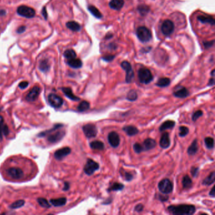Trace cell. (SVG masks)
I'll use <instances>...</instances> for the list:
<instances>
[{
  "label": "cell",
  "instance_id": "cell-57",
  "mask_svg": "<svg viewBox=\"0 0 215 215\" xmlns=\"http://www.w3.org/2000/svg\"><path fill=\"white\" fill-rule=\"evenodd\" d=\"M214 85V77L212 76V78H211L209 80V82H208V86H213Z\"/></svg>",
  "mask_w": 215,
  "mask_h": 215
},
{
  "label": "cell",
  "instance_id": "cell-5",
  "mask_svg": "<svg viewBox=\"0 0 215 215\" xmlns=\"http://www.w3.org/2000/svg\"><path fill=\"white\" fill-rule=\"evenodd\" d=\"M174 186L169 178H164L158 184V189L161 193L165 194H169L173 190Z\"/></svg>",
  "mask_w": 215,
  "mask_h": 215
},
{
  "label": "cell",
  "instance_id": "cell-4",
  "mask_svg": "<svg viewBox=\"0 0 215 215\" xmlns=\"http://www.w3.org/2000/svg\"><path fill=\"white\" fill-rule=\"evenodd\" d=\"M17 14L21 17H25L27 18H31L35 17V11L33 8L21 5L17 8Z\"/></svg>",
  "mask_w": 215,
  "mask_h": 215
},
{
  "label": "cell",
  "instance_id": "cell-17",
  "mask_svg": "<svg viewBox=\"0 0 215 215\" xmlns=\"http://www.w3.org/2000/svg\"><path fill=\"white\" fill-rule=\"evenodd\" d=\"M170 145V139L169 138V135L168 133H164L160 140V146L162 148L166 149Z\"/></svg>",
  "mask_w": 215,
  "mask_h": 215
},
{
  "label": "cell",
  "instance_id": "cell-36",
  "mask_svg": "<svg viewBox=\"0 0 215 215\" xmlns=\"http://www.w3.org/2000/svg\"><path fill=\"white\" fill-rule=\"evenodd\" d=\"M126 99L127 100H129L131 102H133V101L136 100L138 99V94H137L136 92L134 90H130L127 94Z\"/></svg>",
  "mask_w": 215,
  "mask_h": 215
},
{
  "label": "cell",
  "instance_id": "cell-59",
  "mask_svg": "<svg viewBox=\"0 0 215 215\" xmlns=\"http://www.w3.org/2000/svg\"><path fill=\"white\" fill-rule=\"evenodd\" d=\"M209 196H212V197H214V195H215V193H214V187L211 189V191H210V192H209Z\"/></svg>",
  "mask_w": 215,
  "mask_h": 215
},
{
  "label": "cell",
  "instance_id": "cell-1",
  "mask_svg": "<svg viewBox=\"0 0 215 215\" xmlns=\"http://www.w3.org/2000/svg\"><path fill=\"white\" fill-rule=\"evenodd\" d=\"M169 213L174 215H191L196 212V208L191 205H180L168 207Z\"/></svg>",
  "mask_w": 215,
  "mask_h": 215
},
{
  "label": "cell",
  "instance_id": "cell-39",
  "mask_svg": "<svg viewBox=\"0 0 215 215\" xmlns=\"http://www.w3.org/2000/svg\"><path fill=\"white\" fill-rule=\"evenodd\" d=\"M63 125H62V124H56L53 129H51L50 130L45 131H44V132H42V133H39V135H38V136H39V137H43V136H46V135H49L50 133H51L52 132H53V131H54L58 129L59 128H60V127H63Z\"/></svg>",
  "mask_w": 215,
  "mask_h": 215
},
{
  "label": "cell",
  "instance_id": "cell-7",
  "mask_svg": "<svg viewBox=\"0 0 215 215\" xmlns=\"http://www.w3.org/2000/svg\"><path fill=\"white\" fill-rule=\"evenodd\" d=\"M82 129L85 136L88 138H92L95 137L98 133V130L96 126L93 124H87L84 125L83 126Z\"/></svg>",
  "mask_w": 215,
  "mask_h": 215
},
{
  "label": "cell",
  "instance_id": "cell-46",
  "mask_svg": "<svg viewBox=\"0 0 215 215\" xmlns=\"http://www.w3.org/2000/svg\"><path fill=\"white\" fill-rule=\"evenodd\" d=\"M114 58H115V56L114 55H106L102 57L103 60L106 62H111L112 61H113V59Z\"/></svg>",
  "mask_w": 215,
  "mask_h": 215
},
{
  "label": "cell",
  "instance_id": "cell-50",
  "mask_svg": "<svg viewBox=\"0 0 215 215\" xmlns=\"http://www.w3.org/2000/svg\"><path fill=\"white\" fill-rule=\"evenodd\" d=\"M199 172V168L198 167H193L192 169H191V174H192L193 177H196L198 174Z\"/></svg>",
  "mask_w": 215,
  "mask_h": 215
},
{
  "label": "cell",
  "instance_id": "cell-61",
  "mask_svg": "<svg viewBox=\"0 0 215 215\" xmlns=\"http://www.w3.org/2000/svg\"><path fill=\"white\" fill-rule=\"evenodd\" d=\"M6 14V11L5 10H0V16H5Z\"/></svg>",
  "mask_w": 215,
  "mask_h": 215
},
{
  "label": "cell",
  "instance_id": "cell-29",
  "mask_svg": "<svg viewBox=\"0 0 215 215\" xmlns=\"http://www.w3.org/2000/svg\"><path fill=\"white\" fill-rule=\"evenodd\" d=\"M90 147L93 150H103L104 149V144L100 141H93L90 143Z\"/></svg>",
  "mask_w": 215,
  "mask_h": 215
},
{
  "label": "cell",
  "instance_id": "cell-62",
  "mask_svg": "<svg viewBox=\"0 0 215 215\" xmlns=\"http://www.w3.org/2000/svg\"><path fill=\"white\" fill-rule=\"evenodd\" d=\"M3 123H4V119H3V117L0 115V126H2L3 125Z\"/></svg>",
  "mask_w": 215,
  "mask_h": 215
},
{
  "label": "cell",
  "instance_id": "cell-38",
  "mask_svg": "<svg viewBox=\"0 0 215 215\" xmlns=\"http://www.w3.org/2000/svg\"><path fill=\"white\" fill-rule=\"evenodd\" d=\"M64 56L67 60L76 57V53L73 49H67L64 53Z\"/></svg>",
  "mask_w": 215,
  "mask_h": 215
},
{
  "label": "cell",
  "instance_id": "cell-32",
  "mask_svg": "<svg viewBox=\"0 0 215 215\" xmlns=\"http://www.w3.org/2000/svg\"><path fill=\"white\" fill-rule=\"evenodd\" d=\"M170 84V80L169 78H161L157 82L156 85L161 88H164L168 87Z\"/></svg>",
  "mask_w": 215,
  "mask_h": 215
},
{
  "label": "cell",
  "instance_id": "cell-9",
  "mask_svg": "<svg viewBox=\"0 0 215 215\" xmlns=\"http://www.w3.org/2000/svg\"><path fill=\"white\" fill-rule=\"evenodd\" d=\"M174 23L170 20H165L163 22L161 27L162 32L165 36H169V35H170L174 32Z\"/></svg>",
  "mask_w": 215,
  "mask_h": 215
},
{
  "label": "cell",
  "instance_id": "cell-20",
  "mask_svg": "<svg viewBox=\"0 0 215 215\" xmlns=\"http://www.w3.org/2000/svg\"><path fill=\"white\" fill-rule=\"evenodd\" d=\"M61 89H62V91L63 92V93H64V95L70 100H73V101H79L80 100V99L79 97L75 96V95H74L71 88H70L69 87H63Z\"/></svg>",
  "mask_w": 215,
  "mask_h": 215
},
{
  "label": "cell",
  "instance_id": "cell-42",
  "mask_svg": "<svg viewBox=\"0 0 215 215\" xmlns=\"http://www.w3.org/2000/svg\"><path fill=\"white\" fill-rule=\"evenodd\" d=\"M37 202L43 208H49L51 207V205H49V202L47 201V199H45V198H42V197H40L37 199Z\"/></svg>",
  "mask_w": 215,
  "mask_h": 215
},
{
  "label": "cell",
  "instance_id": "cell-45",
  "mask_svg": "<svg viewBox=\"0 0 215 215\" xmlns=\"http://www.w3.org/2000/svg\"><path fill=\"white\" fill-rule=\"evenodd\" d=\"M202 114H203V112H202V111H201V110L197 111L196 112H195L193 114V115L192 116L193 121H196L200 117H201L202 115Z\"/></svg>",
  "mask_w": 215,
  "mask_h": 215
},
{
  "label": "cell",
  "instance_id": "cell-48",
  "mask_svg": "<svg viewBox=\"0 0 215 215\" xmlns=\"http://www.w3.org/2000/svg\"><path fill=\"white\" fill-rule=\"evenodd\" d=\"M29 82L28 81H22L21 83H19V85H18V87L20 88L23 90V89H25L26 88H27V87L29 86Z\"/></svg>",
  "mask_w": 215,
  "mask_h": 215
},
{
  "label": "cell",
  "instance_id": "cell-22",
  "mask_svg": "<svg viewBox=\"0 0 215 215\" xmlns=\"http://www.w3.org/2000/svg\"><path fill=\"white\" fill-rule=\"evenodd\" d=\"M124 0H111L109 5L111 8L119 11L124 6Z\"/></svg>",
  "mask_w": 215,
  "mask_h": 215
},
{
  "label": "cell",
  "instance_id": "cell-43",
  "mask_svg": "<svg viewBox=\"0 0 215 215\" xmlns=\"http://www.w3.org/2000/svg\"><path fill=\"white\" fill-rule=\"evenodd\" d=\"M189 133V129L186 126H181L179 127V136L185 137Z\"/></svg>",
  "mask_w": 215,
  "mask_h": 215
},
{
  "label": "cell",
  "instance_id": "cell-55",
  "mask_svg": "<svg viewBox=\"0 0 215 215\" xmlns=\"http://www.w3.org/2000/svg\"><path fill=\"white\" fill-rule=\"evenodd\" d=\"M3 126H4V124L2 126H0V141H1L3 139V135H4V133H3Z\"/></svg>",
  "mask_w": 215,
  "mask_h": 215
},
{
  "label": "cell",
  "instance_id": "cell-28",
  "mask_svg": "<svg viewBox=\"0 0 215 215\" xmlns=\"http://www.w3.org/2000/svg\"><path fill=\"white\" fill-rule=\"evenodd\" d=\"M39 69L43 73L48 72L50 69V64L47 59H43L41 61L39 64Z\"/></svg>",
  "mask_w": 215,
  "mask_h": 215
},
{
  "label": "cell",
  "instance_id": "cell-12",
  "mask_svg": "<svg viewBox=\"0 0 215 215\" xmlns=\"http://www.w3.org/2000/svg\"><path fill=\"white\" fill-rule=\"evenodd\" d=\"M6 173L11 178L16 179V180L21 179L24 175L23 170L18 167H11V168L7 169Z\"/></svg>",
  "mask_w": 215,
  "mask_h": 215
},
{
  "label": "cell",
  "instance_id": "cell-15",
  "mask_svg": "<svg viewBox=\"0 0 215 215\" xmlns=\"http://www.w3.org/2000/svg\"><path fill=\"white\" fill-rule=\"evenodd\" d=\"M71 151V150L69 147H64L54 152V156L56 160H61L64 157L68 156L69 154H70Z\"/></svg>",
  "mask_w": 215,
  "mask_h": 215
},
{
  "label": "cell",
  "instance_id": "cell-34",
  "mask_svg": "<svg viewBox=\"0 0 215 215\" xmlns=\"http://www.w3.org/2000/svg\"><path fill=\"white\" fill-rule=\"evenodd\" d=\"M138 11L142 16H145L150 12V7L146 5H140L138 6Z\"/></svg>",
  "mask_w": 215,
  "mask_h": 215
},
{
  "label": "cell",
  "instance_id": "cell-31",
  "mask_svg": "<svg viewBox=\"0 0 215 215\" xmlns=\"http://www.w3.org/2000/svg\"><path fill=\"white\" fill-rule=\"evenodd\" d=\"M215 181V172H212L209 175L205 178L202 181V184L205 186H210L213 184Z\"/></svg>",
  "mask_w": 215,
  "mask_h": 215
},
{
  "label": "cell",
  "instance_id": "cell-25",
  "mask_svg": "<svg viewBox=\"0 0 215 215\" xmlns=\"http://www.w3.org/2000/svg\"><path fill=\"white\" fill-rule=\"evenodd\" d=\"M197 20L203 23H209L211 25H214L215 20L213 17L211 16H204L201 15L197 17Z\"/></svg>",
  "mask_w": 215,
  "mask_h": 215
},
{
  "label": "cell",
  "instance_id": "cell-30",
  "mask_svg": "<svg viewBox=\"0 0 215 215\" xmlns=\"http://www.w3.org/2000/svg\"><path fill=\"white\" fill-rule=\"evenodd\" d=\"M88 10L91 13V14L97 18H101L102 17V14L100 13V11L95 6L93 5H89L88 6Z\"/></svg>",
  "mask_w": 215,
  "mask_h": 215
},
{
  "label": "cell",
  "instance_id": "cell-49",
  "mask_svg": "<svg viewBox=\"0 0 215 215\" xmlns=\"http://www.w3.org/2000/svg\"><path fill=\"white\" fill-rule=\"evenodd\" d=\"M124 178L126 181H132V179L133 178V176L129 172H124Z\"/></svg>",
  "mask_w": 215,
  "mask_h": 215
},
{
  "label": "cell",
  "instance_id": "cell-3",
  "mask_svg": "<svg viewBox=\"0 0 215 215\" xmlns=\"http://www.w3.org/2000/svg\"><path fill=\"white\" fill-rule=\"evenodd\" d=\"M136 35L138 39L143 43L148 42L152 38L151 31L145 26H141L138 28Z\"/></svg>",
  "mask_w": 215,
  "mask_h": 215
},
{
  "label": "cell",
  "instance_id": "cell-51",
  "mask_svg": "<svg viewBox=\"0 0 215 215\" xmlns=\"http://www.w3.org/2000/svg\"><path fill=\"white\" fill-rule=\"evenodd\" d=\"M42 15L44 17V18H45V20H47V18H48V14H47V8L45 6L43 7L42 9Z\"/></svg>",
  "mask_w": 215,
  "mask_h": 215
},
{
  "label": "cell",
  "instance_id": "cell-19",
  "mask_svg": "<svg viewBox=\"0 0 215 215\" xmlns=\"http://www.w3.org/2000/svg\"><path fill=\"white\" fill-rule=\"evenodd\" d=\"M67 64L72 68L74 69H78L82 67L83 65V63L81 61V59H78L76 57L73 58V59H68L67 60Z\"/></svg>",
  "mask_w": 215,
  "mask_h": 215
},
{
  "label": "cell",
  "instance_id": "cell-56",
  "mask_svg": "<svg viewBox=\"0 0 215 215\" xmlns=\"http://www.w3.org/2000/svg\"><path fill=\"white\" fill-rule=\"evenodd\" d=\"M69 187H70L69 183L68 182H64V187H63V190H64V191L68 190H69Z\"/></svg>",
  "mask_w": 215,
  "mask_h": 215
},
{
  "label": "cell",
  "instance_id": "cell-33",
  "mask_svg": "<svg viewBox=\"0 0 215 215\" xmlns=\"http://www.w3.org/2000/svg\"><path fill=\"white\" fill-rule=\"evenodd\" d=\"M182 186H183L184 189H189L192 187L193 181H192V180H191V178L189 177V175H186L183 177Z\"/></svg>",
  "mask_w": 215,
  "mask_h": 215
},
{
  "label": "cell",
  "instance_id": "cell-16",
  "mask_svg": "<svg viewBox=\"0 0 215 215\" xmlns=\"http://www.w3.org/2000/svg\"><path fill=\"white\" fill-rule=\"evenodd\" d=\"M174 96L179 98V99H184L187 97L189 95V92L188 90L184 87H179L178 88H176V90L173 93Z\"/></svg>",
  "mask_w": 215,
  "mask_h": 215
},
{
  "label": "cell",
  "instance_id": "cell-8",
  "mask_svg": "<svg viewBox=\"0 0 215 215\" xmlns=\"http://www.w3.org/2000/svg\"><path fill=\"white\" fill-rule=\"evenodd\" d=\"M121 65L122 68L126 71V81L127 83H131L133 81L135 76V74L133 72L132 66H131V64L128 61H124L121 63Z\"/></svg>",
  "mask_w": 215,
  "mask_h": 215
},
{
  "label": "cell",
  "instance_id": "cell-18",
  "mask_svg": "<svg viewBox=\"0 0 215 215\" xmlns=\"http://www.w3.org/2000/svg\"><path fill=\"white\" fill-rule=\"evenodd\" d=\"M157 145V142L152 138H147L143 142V148L144 150H150L153 149Z\"/></svg>",
  "mask_w": 215,
  "mask_h": 215
},
{
  "label": "cell",
  "instance_id": "cell-41",
  "mask_svg": "<svg viewBox=\"0 0 215 215\" xmlns=\"http://www.w3.org/2000/svg\"><path fill=\"white\" fill-rule=\"evenodd\" d=\"M205 143L206 147L209 150H211L214 148V141L213 138L211 137H207L205 139Z\"/></svg>",
  "mask_w": 215,
  "mask_h": 215
},
{
  "label": "cell",
  "instance_id": "cell-63",
  "mask_svg": "<svg viewBox=\"0 0 215 215\" xmlns=\"http://www.w3.org/2000/svg\"><path fill=\"white\" fill-rule=\"evenodd\" d=\"M211 76H212L213 77H214V69H213V70L212 71V72H211Z\"/></svg>",
  "mask_w": 215,
  "mask_h": 215
},
{
  "label": "cell",
  "instance_id": "cell-58",
  "mask_svg": "<svg viewBox=\"0 0 215 215\" xmlns=\"http://www.w3.org/2000/svg\"><path fill=\"white\" fill-rule=\"evenodd\" d=\"M109 48L111 49H115L117 48V45L114 43H111L109 45Z\"/></svg>",
  "mask_w": 215,
  "mask_h": 215
},
{
  "label": "cell",
  "instance_id": "cell-11",
  "mask_svg": "<svg viewBox=\"0 0 215 215\" xmlns=\"http://www.w3.org/2000/svg\"><path fill=\"white\" fill-rule=\"evenodd\" d=\"M65 131H54L47 136V141L51 143H56L61 141L65 136Z\"/></svg>",
  "mask_w": 215,
  "mask_h": 215
},
{
  "label": "cell",
  "instance_id": "cell-21",
  "mask_svg": "<svg viewBox=\"0 0 215 215\" xmlns=\"http://www.w3.org/2000/svg\"><path fill=\"white\" fill-rule=\"evenodd\" d=\"M124 132L129 136H133L139 133L138 128L134 126H126L123 128Z\"/></svg>",
  "mask_w": 215,
  "mask_h": 215
},
{
  "label": "cell",
  "instance_id": "cell-27",
  "mask_svg": "<svg viewBox=\"0 0 215 215\" xmlns=\"http://www.w3.org/2000/svg\"><path fill=\"white\" fill-rule=\"evenodd\" d=\"M175 125V123L174 121H170V120L166 121L163 123H162V124L159 127V130L160 131H161V132H163V131L166 129H170L174 128Z\"/></svg>",
  "mask_w": 215,
  "mask_h": 215
},
{
  "label": "cell",
  "instance_id": "cell-24",
  "mask_svg": "<svg viewBox=\"0 0 215 215\" xmlns=\"http://www.w3.org/2000/svg\"><path fill=\"white\" fill-rule=\"evenodd\" d=\"M66 26L69 30L73 32H79L80 31L81 27L79 23L75 21H69L66 23Z\"/></svg>",
  "mask_w": 215,
  "mask_h": 215
},
{
  "label": "cell",
  "instance_id": "cell-53",
  "mask_svg": "<svg viewBox=\"0 0 215 215\" xmlns=\"http://www.w3.org/2000/svg\"><path fill=\"white\" fill-rule=\"evenodd\" d=\"M26 30V27L24 26V25H22V26H20L17 30V32L18 33H23Z\"/></svg>",
  "mask_w": 215,
  "mask_h": 215
},
{
  "label": "cell",
  "instance_id": "cell-26",
  "mask_svg": "<svg viewBox=\"0 0 215 215\" xmlns=\"http://www.w3.org/2000/svg\"><path fill=\"white\" fill-rule=\"evenodd\" d=\"M198 151V145L197 139H194L187 149V153L189 155H194Z\"/></svg>",
  "mask_w": 215,
  "mask_h": 215
},
{
  "label": "cell",
  "instance_id": "cell-54",
  "mask_svg": "<svg viewBox=\"0 0 215 215\" xmlns=\"http://www.w3.org/2000/svg\"><path fill=\"white\" fill-rule=\"evenodd\" d=\"M159 200L162 201V202H164V201H166L167 200H168L169 199V197L167 196H164V195H159Z\"/></svg>",
  "mask_w": 215,
  "mask_h": 215
},
{
  "label": "cell",
  "instance_id": "cell-23",
  "mask_svg": "<svg viewBox=\"0 0 215 215\" xmlns=\"http://www.w3.org/2000/svg\"><path fill=\"white\" fill-rule=\"evenodd\" d=\"M67 202V199L66 197H59L57 199H52L50 200V202L51 205L56 207H60L66 205Z\"/></svg>",
  "mask_w": 215,
  "mask_h": 215
},
{
  "label": "cell",
  "instance_id": "cell-14",
  "mask_svg": "<svg viewBox=\"0 0 215 215\" xmlns=\"http://www.w3.org/2000/svg\"><path fill=\"white\" fill-rule=\"evenodd\" d=\"M107 139H108V142L110 145L113 148L118 147L119 144H120V137L114 131H112L108 135Z\"/></svg>",
  "mask_w": 215,
  "mask_h": 215
},
{
  "label": "cell",
  "instance_id": "cell-6",
  "mask_svg": "<svg viewBox=\"0 0 215 215\" xmlns=\"http://www.w3.org/2000/svg\"><path fill=\"white\" fill-rule=\"evenodd\" d=\"M100 168L99 164L93 160L92 159H88L85 166L84 172L88 175H92Z\"/></svg>",
  "mask_w": 215,
  "mask_h": 215
},
{
  "label": "cell",
  "instance_id": "cell-60",
  "mask_svg": "<svg viewBox=\"0 0 215 215\" xmlns=\"http://www.w3.org/2000/svg\"><path fill=\"white\" fill-rule=\"evenodd\" d=\"M113 37V35L111 33H107L106 35V36H105V39H111L112 37Z\"/></svg>",
  "mask_w": 215,
  "mask_h": 215
},
{
  "label": "cell",
  "instance_id": "cell-47",
  "mask_svg": "<svg viewBox=\"0 0 215 215\" xmlns=\"http://www.w3.org/2000/svg\"><path fill=\"white\" fill-rule=\"evenodd\" d=\"M214 40L211 41H204L203 42V45H204L205 48L208 49V48H210V47H211L214 45Z\"/></svg>",
  "mask_w": 215,
  "mask_h": 215
},
{
  "label": "cell",
  "instance_id": "cell-2",
  "mask_svg": "<svg viewBox=\"0 0 215 215\" xmlns=\"http://www.w3.org/2000/svg\"><path fill=\"white\" fill-rule=\"evenodd\" d=\"M138 76L140 83L143 84H149L153 80V76L150 69L147 68H141L138 72Z\"/></svg>",
  "mask_w": 215,
  "mask_h": 215
},
{
  "label": "cell",
  "instance_id": "cell-13",
  "mask_svg": "<svg viewBox=\"0 0 215 215\" xmlns=\"http://www.w3.org/2000/svg\"><path fill=\"white\" fill-rule=\"evenodd\" d=\"M41 88L39 86L33 87L31 90L29 92L25 97L26 100L29 102H33L36 100L39 97L40 93H41Z\"/></svg>",
  "mask_w": 215,
  "mask_h": 215
},
{
  "label": "cell",
  "instance_id": "cell-40",
  "mask_svg": "<svg viewBox=\"0 0 215 215\" xmlns=\"http://www.w3.org/2000/svg\"><path fill=\"white\" fill-rule=\"evenodd\" d=\"M25 205V201L24 200H18L15 202H14V203H12V204L10 206V208L11 209H18V208H20L22 206H24Z\"/></svg>",
  "mask_w": 215,
  "mask_h": 215
},
{
  "label": "cell",
  "instance_id": "cell-10",
  "mask_svg": "<svg viewBox=\"0 0 215 215\" xmlns=\"http://www.w3.org/2000/svg\"><path fill=\"white\" fill-rule=\"evenodd\" d=\"M48 102L49 104L54 108H60L63 104V99L59 95L54 93H50L48 96Z\"/></svg>",
  "mask_w": 215,
  "mask_h": 215
},
{
  "label": "cell",
  "instance_id": "cell-44",
  "mask_svg": "<svg viewBox=\"0 0 215 215\" xmlns=\"http://www.w3.org/2000/svg\"><path fill=\"white\" fill-rule=\"evenodd\" d=\"M133 149H134V151L136 153H141L143 151H145L144 148H143V145L139 144V143H135V144H134Z\"/></svg>",
  "mask_w": 215,
  "mask_h": 215
},
{
  "label": "cell",
  "instance_id": "cell-52",
  "mask_svg": "<svg viewBox=\"0 0 215 215\" xmlns=\"http://www.w3.org/2000/svg\"><path fill=\"white\" fill-rule=\"evenodd\" d=\"M143 208H144V206H143V205L141 204H139L135 206V211H136L137 212H141L143 210Z\"/></svg>",
  "mask_w": 215,
  "mask_h": 215
},
{
  "label": "cell",
  "instance_id": "cell-37",
  "mask_svg": "<svg viewBox=\"0 0 215 215\" xmlns=\"http://www.w3.org/2000/svg\"><path fill=\"white\" fill-rule=\"evenodd\" d=\"M124 186L123 184L115 182L108 189V191L109 192H111V191L122 190L124 189Z\"/></svg>",
  "mask_w": 215,
  "mask_h": 215
},
{
  "label": "cell",
  "instance_id": "cell-35",
  "mask_svg": "<svg viewBox=\"0 0 215 215\" xmlns=\"http://www.w3.org/2000/svg\"><path fill=\"white\" fill-rule=\"evenodd\" d=\"M90 103L87 101H82L77 107V109L79 112H85L90 109Z\"/></svg>",
  "mask_w": 215,
  "mask_h": 215
}]
</instances>
